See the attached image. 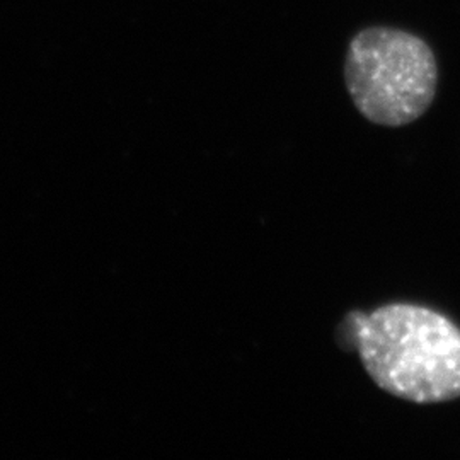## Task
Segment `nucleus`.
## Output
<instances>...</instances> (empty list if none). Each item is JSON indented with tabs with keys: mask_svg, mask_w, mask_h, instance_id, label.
<instances>
[{
	"mask_svg": "<svg viewBox=\"0 0 460 460\" xmlns=\"http://www.w3.org/2000/svg\"><path fill=\"white\" fill-rule=\"evenodd\" d=\"M343 328L382 391L418 404L460 397V328L444 314L391 304L348 314Z\"/></svg>",
	"mask_w": 460,
	"mask_h": 460,
	"instance_id": "f257e3e1",
	"label": "nucleus"
},
{
	"mask_svg": "<svg viewBox=\"0 0 460 460\" xmlns=\"http://www.w3.org/2000/svg\"><path fill=\"white\" fill-rule=\"evenodd\" d=\"M437 77L433 51L414 34L367 28L349 43L346 87L357 110L376 125L404 127L425 115Z\"/></svg>",
	"mask_w": 460,
	"mask_h": 460,
	"instance_id": "f03ea898",
	"label": "nucleus"
}]
</instances>
